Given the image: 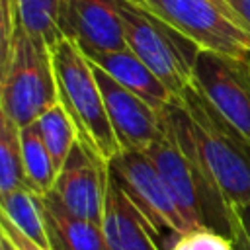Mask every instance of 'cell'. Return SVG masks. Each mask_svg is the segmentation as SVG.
<instances>
[{"label":"cell","mask_w":250,"mask_h":250,"mask_svg":"<svg viewBox=\"0 0 250 250\" xmlns=\"http://www.w3.org/2000/svg\"><path fill=\"white\" fill-rule=\"evenodd\" d=\"M180 143L195 156L230 207L250 203V146L191 82L162 109Z\"/></svg>","instance_id":"6da1fadb"},{"label":"cell","mask_w":250,"mask_h":250,"mask_svg":"<svg viewBox=\"0 0 250 250\" xmlns=\"http://www.w3.org/2000/svg\"><path fill=\"white\" fill-rule=\"evenodd\" d=\"M107 178L109 164L84 143L76 141L49 193H53L72 215L102 223Z\"/></svg>","instance_id":"9c48e42d"},{"label":"cell","mask_w":250,"mask_h":250,"mask_svg":"<svg viewBox=\"0 0 250 250\" xmlns=\"http://www.w3.org/2000/svg\"><path fill=\"white\" fill-rule=\"evenodd\" d=\"M201 51L250 61V25L227 0H137Z\"/></svg>","instance_id":"8992f818"},{"label":"cell","mask_w":250,"mask_h":250,"mask_svg":"<svg viewBox=\"0 0 250 250\" xmlns=\"http://www.w3.org/2000/svg\"><path fill=\"white\" fill-rule=\"evenodd\" d=\"M102 230L109 250H162L152 227L127 197L111 172L105 188Z\"/></svg>","instance_id":"7c38bea8"},{"label":"cell","mask_w":250,"mask_h":250,"mask_svg":"<svg viewBox=\"0 0 250 250\" xmlns=\"http://www.w3.org/2000/svg\"><path fill=\"white\" fill-rule=\"evenodd\" d=\"M0 250H16V248H14V244H12L6 236L0 234Z\"/></svg>","instance_id":"cb8c5ba5"},{"label":"cell","mask_w":250,"mask_h":250,"mask_svg":"<svg viewBox=\"0 0 250 250\" xmlns=\"http://www.w3.org/2000/svg\"><path fill=\"white\" fill-rule=\"evenodd\" d=\"M55 104H59V92L51 49L18 23L0 55V113L25 127Z\"/></svg>","instance_id":"277c9868"},{"label":"cell","mask_w":250,"mask_h":250,"mask_svg":"<svg viewBox=\"0 0 250 250\" xmlns=\"http://www.w3.org/2000/svg\"><path fill=\"white\" fill-rule=\"evenodd\" d=\"M105 250H109V248H105Z\"/></svg>","instance_id":"d4e9b609"},{"label":"cell","mask_w":250,"mask_h":250,"mask_svg":"<svg viewBox=\"0 0 250 250\" xmlns=\"http://www.w3.org/2000/svg\"><path fill=\"white\" fill-rule=\"evenodd\" d=\"M168 250H234V244L229 236L201 227L180 234Z\"/></svg>","instance_id":"ffe728a7"},{"label":"cell","mask_w":250,"mask_h":250,"mask_svg":"<svg viewBox=\"0 0 250 250\" xmlns=\"http://www.w3.org/2000/svg\"><path fill=\"white\" fill-rule=\"evenodd\" d=\"M109 172L145 215L158 240L172 238L174 242L180 234L189 230L146 150H121L109 162Z\"/></svg>","instance_id":"52a82bcc"},{"label":"cell","mask_w":250,"mask_h":250,"mask_svg":"<svg viewBox=\"0 0 250 250\" xmlns=\"http://www.w3.org/2000/svg\"><path fill=\"white\" fill-rule=\"evenodd\" d=\"M0 234L2 236H6L12 244H14V248L16 250H49V248H45V246H41V244H37L35 240H31V238H27L25 234H21L18 229H14L8 221H0Z\"/></svg>","instance_id":"7402d4cb"},{"label":"cell","mask_w":250,"mask_h":250,"mask_svg":"<svg viewBox=\"0 0 250 250\" xmlns=\"http://www.w3.org/2000/svg\"><path fill=\"white\" fill-rule=\"evenodd\" d=\"M21 152H23V170H25L27 186L41 195L49 193L53 189L59 170L39 133L37 123H29L21 127Z\"/></svg>","instance_id":"e0dca14e"},{"label":"cell","mask_w":250,"mask_h":250,"mask_svg":"<svg viewBox=\"0 0 250 250\" xmlns=\"http://www.w3.org/2000/svg\"><path fill=\"white\" fill-rule=\"evenodd\" d=\"M236 12H238V16L250 25V0H227Z\"/></svg>","instance_id":"603a6c76"},{"label":"cell","mask_w":250,"mask_h":250,"mask_svg":"<svg viewBox=\"0 0 250 250\" xmlns=\"http://www.w3.org/2000/svg\"><path fill=\"white\" fill-rule=\"evenodd\" d=\"M234 223H232V244L234 250H250V203L232 207Z\"/></svg>","instance_id":"44dd1931"},{"label":"cell","mask_w":250,"mask_h":250,"mask_svg":"<svg viewBox=\"0 0 250 250\" xmlns=\"http://www.w3.org/2000/svg\"><path fill=\"white\" fill-rule=\"evenodd\" d=\"M43 211L51 250H105L102 223L72 215L53 195H43Z\"/></svg>","instance_id":"5bb4252c"},{"label":"cell","mask_w":250,"mask_h":250,"mask_svg":"<svg viewBox=\"0 0 250 250\" xmlns=\"http://www.w3.org/2000/svg\"><path fill=\"white\" fill-rule=\"evenodd\" d=\"M20 27L53 49L68 39V0H14Z\"/></svg>","instance_id":"9a60e30c"},{"label":"cell","mask_w":250,"mask_h":250,"mask_svg":"<svg viewBox=\"0 0 250 250\" xmlns=\"http://www.w3.org/2000/svg\"><path fill=\"white\" fill-rule=\"evenodd\" d=\"M127 49L178 96L195 78L201 49L137 0H117Z\"/></svg>","instance_id":"5b68a950"},{"label":"cell","mask_w":250,"mask_h":250,"mask_svg":"<svg viewBox=\"0 0 250 250\" xmlns=\"http://www.w3.org/2000/svg\"><path fill=\"white\" fill-rule=\"evenodd\" d=\"M94 72L121 150H146L164 135L162 111L123 88L105 70L94 66Z\"/></svg>","instance_id":"30bf717a"},{"label":"cell","mask_w":250,"mask_h":250,"mask_svg":"<svg viewBox=\"0 0 250 250\" xmlns=\"http://www.w3.org/2000/svg\"><path fill=\"white\" fill-rule=\"evenodd\" d=\"M68 39L86 57L127 49L117 0H68Z\"/></svg>","instance_id":"8fae6325"},{"label":"cell","mask_w":250,"mask_h":250,"mask_svg":"<svg viewBox=\"0 0 250 250\" xmlns=\"http://www.w3.org/2000/svg\"><path fill=\"white\" fill-rule=\"evenodd\" d=\"M146 152L156 164L189 230L203 227L230 238L234 223L232 207L195 156L180 143L166 119L164 135L154 141Z\"/></svg>","instance_id":"7a4b0ae2"},{"label":"cell","mask_w":250,"mask_h":250,"mask_svg":"<svg viewBox=\"0 0 250 250\" xmlns=\"http://www.w3.org/2000/svg\"><path fill=\"white\" fill-rule=\"evenodd\" d=\"M193 82L250 146V61L201 51Z\"/></svg>","instance_id":"ba28073f"},{"label":"cell","mask_w":250,"mask_h":250,"mask_svg":"<svg viewBox=\"0 0 250 250\" xmlns=\"http://www.w3.org/2000/svg\"><path fill=\"white\" fill-rule=\"evenodd\" d=\"M18 188H29L23 170L21 127L0 113V195Z\"/></svg>","instance_id":"ac0fdd59"},{"label":"cell","mask_w":250,"mask_h":250,"mask_svg":"<svg viewBox=\"0 0 250 250\" xmlns=\"http://www.w3.org/2000/svg\"><path fill=\"white\" fill-rule=\"evenodd\" d=\"M94 66L105 70L115 82L123 88L131 90L154 109L162 111L174 98V94L166 88V84L131 51H109V53H96L86 57Z\"/></svg>","instance_id":"4fadbf2b"},{"label":"cell","mask_w":250,"mask_h":250,"mask_svg":"<svg viewBox=\"0 0 250 250\" xmlns=\"http://www.w3.org/2000/svg\"><path fill=\"white\" fill-rule=\"evenodd\" d=\"M59 104L74 123L78 141L107 164L121 152L92 62L72 39L59 41L53 49Z\"/></svg>","instance_id":"3957f363"},{"label":"cell","mask_w":250,"mask_h":250,"mask_svg":"<svg viewBox=\"0 0 250 250\" xmlns=\"http://www.w3.org/2000/svg\"><path fill=\"white\" fill-rule=\"evenodd\" d=\"M0 213L2 219L8 221L14 229H18L21 234L51 250L41 193L33 191L31 188H18L8 193H2Z\"/></svg>","instance_id":"2e32d148"},{"label":"cell","mask_w":250,"mask_h":250,"mask_svg":"<svg viewBox=\"0 0 250 250\" xmlns=\"http://www.w3.org/2000/svg\"><path fill=\"white\" fill-rule=\"evenodd\" d=\"M35 123L39 127V133H41L51 156H53L57 170H61L62 164L66 162L74 143L78 141L72 119L68 117V113L64 111V107L61 104H55L45 113H41Z\"/></svg>","instance_id":"d6986e66"}]
</instances>
